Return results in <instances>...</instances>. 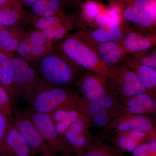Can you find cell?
Masks as SVG:
<instances>
[{
    "label": "cell",
    "mask_w": 156,
    "mask_h": 156,
    "mask_svg": "<svg viewBox=\"0 0 156 156\" xmlns=\"http://www.w3.org/2000/svg\"><path fill=\"white\" fill-rule=\"evenodd\" d=\"M11 63L15 96L22 95L30 101L39 91L48 86L25 59L12 57Z\"/></svg>",
    "instance_id": "6"
},
{
    "label": "cell",
    "mask_w": 156,
    "mask_h": 156,
    "mask_svg": "<svg viewBox=\"0 0 156 156\" xmlns=\"http://www.w3.org/2000/svg\"><path fill=\"white\" fill-rule=\"evenodd\" d=\"M30 43L33 46H39L46 44L47 41L41 32L34 31L28 37Z\"/></svg>",
    "instance_id": "31"
},
{
    "label": "cell",
    "mask_w": 156,
    "mask_h": 156,
    "mask_svg": "<svg viewBox=\"0 0 156 156\" xmlns=\"http://www.w3.org/2000/svg\"><path fill=\"white\" fill-rule=\"evenodd\" d=\"M24 14L23 5L18 0H9L0 8V25L4 27L15 25Z\"/></svg>",
    "instance_id": "18"
},
{
    "label": "cell",
    "mask_w": 156,
    "mask_h": 156,
    "mask_svg": "<svg viewBox=\"0 0 156 156\" xmlns=\"http://www.w3.org/2000/svg\"><path fill=\"white\" fill-rule=\"evenodd\" d=\"M26 115L33 123L44 141L60 151L68 150L69 144L64 135L59 134L56 131L50 115L34 111L27 112Z\"/></svg>",
    "instance_id": "8"
},
{
    "label": "cell",
    "mask_w": 156,
    "mask_h": 156,
    "mask_svg": "<svg viewBox=\"0 0 156 156\" xmlns=\"http://www.w3.org/2000/svg\"><path fill=\"white\" fill-rule=\"evenodd\" d=\"M6 145L17 156H29L30 148L15 126L9 127L5 137Z\"/></svg>",
    "instance_id": "20"
},
{
    "label": "cell",
    "mask_w": 156,
    "mask_h": 156,
    "mask_svg": "<svg viewBox=\"0 0 156 156\" xmlns=\"http://www.w3.org/2000/svg\"><path fill=\"white\" fill-rule=\"evenodd\" d=\"M81 111L89 119L99 114H108L115 118L128 114L126 107L117 95L111 93L97 100L88 101L83 99Z\"/></svg>",
    "instance_id": "11"
},
{
    "label": "cell",
    "mask_w": 156,
    "mask_h": 156,
    "mask_svg": "<svg viewBox=\"0 0 156 156\" xmlns=\"http://www.w3.org/2000/svg\"><path fill=\"white\" fill-rule=\"evenodd\" d=\"M14 126L25 140L30 148L41 150L44 147V140L26 115L17 114L14 117Z\"/></svg>",
    "instance_id": "14"
},
{
    "label": "cell",
    "mask_w": 156,
    "mask_h": 156,
    "mask_svg": "<svg viewBox=\"0 0 156 156\" xmlns=\"http://www.w3.org/2000/svg\"><path fill=\"white\" fill-rule=\"evenodd\" d=\"M128 27L123 24L94 29L81 30H78L75 35L84 41L120 42Z\"/></svg>",
    "instance_id": "13"
},
{
    "label": "cell",
    "mask_w": 156,
    "mask_h": 156,
    "mask_svg": "<svg viewBox=\"0 0 156 156\" xmlns=\"http://www.w3.org/2000/svg\"><path fill=\"white\" fill-rule=\"evenodd\" d=\"M32 12L38 16H41L48 9L47 0H38L30 6Z\"/></svg>",
    "instance_id": "30"
},
{
    "label": "cell",
    "mask_w": 156,
    "mask_h": 156,
    "mask_svg": "<svg viewBox=\"0 0 156 156\" xmlns=\"http://www.w3.org/2000/svg\"><path fill=\"white\" fill-rule=\"evenodd\" d=\"M57 15H62V14H57L56 12L53 11V10H51V9H49V8H48V9L43 13L41 16L44 17H50Z\"/></svg>",
    "instance_id": "38"
},
{
    "label": "cell",
    "mask_w": 156,
    "mask_h": 156,
    "mask_svg": "<svg viewBox=\"0 0 156 156\" xmlns=\"http://www.w3.org/2000/svg\"><path fill=\"white\" fill-rule=\"evenodd\" d=\"M83 41L95 51L101 62L106 66L125 62L128 55L119 42Z\"/></svg>",
    "instance_id": "12"
},
{
    "label": "cell",
    "mask_w": 156,
    "mask_h": 156,
    "mask_svg": "<svg viewBox=\"0 0 156 156\" xmlns=\"http://www.w3.org/2000/svg\"><path fill=\"white\" fill-rule=\"evenodd\" d=\"M120 43L128 54L134 56L155 48L156 32L128 27Z\"/></svg>",
    "instance_id": "10"
},
{
    "label": "cell",
    "mask_w": 156,
    "mask_h": 156,
    "mask_svg": "<svg viewBox=\"0 0 156 156\" xmlns=\"http://www.w3.org/2000/svg\"><path fill=\"white\" fill-rule=\"evenodd\" d=\"M9 0H0V8L4 5Z\"/></svg>",
    "instance_id": "40"
},
{
    "label": "cell",
    "mask_w": 156,
    "mask_h": 156,
    "mask_svg": "<svg viewBox=\"0 0 156 156\" xmlns=\"http://www.w3.org/2000/svg\"><path fill=\"white\" fill-rule=\"evenodd\" d=\"M10 54L0 51V83L9 91L10 96L15 98L12 81V70Z\"/></svg>",
    "instance_id": "21"
},
{
    "label": "cell",
    "mask_w": 156,
    "mask_h": 156,
    "mask_svg": "<svg viewBox=\"0 0 156 156\" xmlns=\"http://www.w3.org/2000/svg\"><path fill=\"white\" fill-rule=\"evenodd\" d=\"M103 128L102 132L108 134L139 131L147 133L153 136L155 135L153 121L145 115L131 114L121 115Z\"/></svg>",
    "instance_id": "7"
},
{
    "label": "cell",
    "mask_w": 156,
    "mask_h": 156,
    "mask_svg": "<svg viewBox=\"0 0 156 156\" xmlns=\"http://www.w3.org/2000/svg\"><path fill=\"white\" fill-rule=\"evenodd\" d=\"M49 114L56 131L63 135L72 123L80 118L87 116L80 111L69 109L56 110Z\"/></svg>",
    "instance_id": "19"
},
{
    "label": "cell",
    "mask_w": 156,
    "mask_h": 156,
    "mask_svg": "<svg viewBox=\"0 0 156 156\" xmlns=\"http://www.w3.org/2000/svg\"><path fill=\"white\" fill-rule=\"evenodd\" d=\"M107 67L104 76L108 89L111 93L119 98L149 93L125 62L108 65Z\"/></svg>",
    "instance_id": "4"
},
{
    "label": "cell",
    "mask_w": 156,
    "mask_h": 156,
    "mask_svg": "<svg viewBox=\"0 0 156 156\" xmlns=\"http://www.w3.org/2000/svg\"><path fill=\"white\" fill-rule=\"evenodd\" d=\"M46 44L44 45H39V46H33L32 45L31 60H36L38 59L41 57L45 53H47L49 50H47Z\"/></svg>",
    "instance_id": "32"
},
{
    "label": "cell",
    "mask_w": 156,
    "mask_h": 156,
    "mask_svg": "<svg viewBox=\"0 0 156 156\" xmlns=\"http://www.w3.org/2000/svg\"><path fill=\"white\" fill-rule=\"evenodd\" d=\"M48 8L58 14H65L62 10L64 7L60 0H47Z\"/></svg>",
    "instance_id": "34"
},
{
    "label": "cell",
    "mask_w": 156,
    "mask_h": 156,
    "mask_svg": "<svg viewBox=\"0 0 156 156\" xmlns=\"http://www.w3.org/2000/svg\"><path fill=\"white\" fill-rule=\"evenodd\" d=\"M18 1L23 5L30 7L34 3L38 0H18Z\"/></svg>",
    "instance_id": "39"
},
{
    "label": "cell",
    "mask_w": 156,
    "mask_h": 156,
    "mask_svg": "<svg viewBox=\"0 0 156 156\" xmlns=\"http://www.w3.org/2000/svg\"><path fill=\"white\" fill-rule=\"evenodd\" d=\"M67 16L65 14L55 15L50 17L39 16L36 20L35 24L37 28L42 30L53 28L63 22Z\"/></svg>",
    "instance_id": "25"
},
{
    "label": "cell",
    "mask_w": 156,
    "mask_h": 156,
    "mask_svg": "<svg viewBox=\"0 0 156 156\" xmlns=\"http://www.w3.org/2000/svg\"><path fill=\"white\" fill-rule=\"evenodd\" d=\"M115 142L120 149L126 151H132L140 144L127 133L115 134Z\"/></svg>",
    "instance_id": "26"
},
{
    "label": "cell",
    "mask_w": 156,
    "mask_h": 156,
    "mask_svg": "<svg viewBox=\"0 0 156 156\" xmlns=\"http://www.w3.org/2000/svg\"><path fill=\"white\" fill-rule=\"evenodd\" d=\"M2 28H3L2 27V26L0 25V29H2Z\"/></svg>",
    "instance_id": "41"
},
{
    "label": "cell",
    "mask_w": 156,
    "mask_h": 156,
    "mask_svg": "<svg viewBox=\"0 0 156 156\" xmlns=\"http://www.w3.org/2000/svg\"><path fill=\"white\" fill-rule=\"evenodd\" d=\"M74 85L86 101L97 100L111 93L104 75L98 73L87 71Z\"/></svg>",
    "instance_id": "9"
},
{
    "label": "cell",
    "mask_w": 156,
    "mask_h": 156,
    "mask_svg": "<svg viewBox=\"0 0 156 156\" xmlns=\"http://www.w3.org/2000/svg\"><path fill=\"white\" fill-rule=\"evenodd\" d=\"M125 62L134 73L143 87L149 94L155 97L156 69L137 63L129 54Z\"/></svg>",
    "instance_id": "16"
},
{
    "label": "cell",
    "mask_w": 156,
    "mask_h": 156,
    "mask_svg": "<svg viewBox=\"0 0 156 156\" xmlns=\"http://www.w3.org/2000/svg\"><path fill=\"white\" fill-rule=\"evenodd\" d=\"M8 128L6 116L0 112V144L5 138Z\"/></svg>",
    "instance_id": "35"
},
{
    "label": "cell",
    "mask_w": 156,
    "mask_h": 156,
    "mask_svg": "<svg viewBox=\"0 0 156 156\" xmlns=\"http://www.w3.org/2000/svg\"><path fill=\"white\" fill-rule=\"evenodd\" d=\"M30 101L34 111L49 114L59 109L81 111L83 98L78 92L67 87L48 86L39 91Z\"/></svg>",
    "instance_id": "2"
},
{
    "label": "cell",
    "mask_w": 156,
    "mask_h": 156,
    "mask_svg": "<svg viewBox=\"0 0 156 156\" xmlns=\"http://www.w3.org/2000/svg\"><path fill=\"white\" fill-rule=\"evenodd\" d=\"M37 62L43 80L56 87L74 85L87 71L73 62L59 47L50 49L37 59Z\"/></svg>",
    "instance_id": "1"
},
{
    "label": "cell",
    "mask_w": 156,
    "mask_h": 156,
    "mask_svg": "<svg viewBox=\"0 0 156 156\" xmlns=\"http://www.w3.org/2000/svg\"><path fill=\"white\" fill-rule=\"evenodd\" d=\"M80 6V14L75 23L78 30L89 29L98 15L107 9L105 5L94 0H85Z\"/></svg>",
    "instance_id": "17"
},
{
    "label": "cell",
    "mask_w": 156,
    "mask_h": 156,
    "mask_svg": "<svg viewBox=\"0 0 156 156\" xmlns=\"http://www.w3.org/2000/svg\"><path fill=\"white\" fill-rule=\"evenodd\" d=\"M119 98L121 102L126 107L128 114L141 115L155 114V97L150 94L143 93L130 97Z\"/></svg>",
    "instance_id": "15"
},
{
    "label": "cell",
    "mask_w": 156,
    "mask_h": 156,
    "mask_svg": "<svg viewBox=\"0 0 156 156\" xmlns=\"http://www.w3.org/2000/svg\"><path fill=\"white\" fill-rule=\"evenodd\" d=\"M20 41V36L14 30L3 27L0 29V51L10 54L16 51Z\"/></svg>",
    "instance_id": "23"
},
{
    "label": "cell",
    "mask_w": 156,
    "mask_h": 156,
    "mask_svg": "<svg viewBox=\"0 0 156 156\" xmlns=\"http://www.w3.org/2000/svg\"><path fill=\"white\" fill-rule=\"evenodd\" d=\"M132 152V156H150L147 142L140 144Z\"/></svg>",
    "instance_id": "33"
},
{
    "label": "cell",
    "mask_w": 156,
    "mask_h": 156,
    "mask_svg": "<svg viewBox=\"0 0 156 156\" xmlns=\"http://www.w3.org/2000/svg\"><path fill=\"white\" fill-rule=\"evenodd\" d=\"M63 135L70 146L78 152L79 156L89 147L93 139L89 131L76 132L66 130Z\"/></svg>",
    "instance_id": "22"
},
{
    "label": "cell",
    "mask_w": 156,
    "mask_h": 156,
    "mask_svg": "<svg viewBox=\"0 0 156 156\" xmlns=\"http://www.w3.org/2000/svg\"><path fill=\"white\" fill-rule=\"evenodd\" d=\"M131 56V55H130ZM134 61L142 65L146 66L156 69V50H149L147 52L134 56H131Z\"/></svg>",
    "instance_id": "27"
},
{
    "label": "cell",
    "mask_w": 156,
    "mask_h": 156,
    "mask_svg": "<svg viewBox=\"0 0 156 156\" xmlns=\"http://www.w3.org/2000/svg\"><path fill=\"white\" fill-rule=\"evenodd\" d=\"M119 9L123 24L156 32V0H107Z\"/></svg>",
    "instance_id": "3"
},
{
    "label": "cell",
    "mask_w": 156,
    "mask_h": 156,
    "mask_svg": "<svg viewBox=\"0 0 156 156\" xmlns=\"http://www.w3.org/2000/svg\"><path fill=\"white\" fill-rule=\"evenodd\" d=\"M11 104L10 95L7 90L0 85V112L6 116L11 115Z\"/></svg>",
    "instance_id": "28"
},
{
    "label": "cell",
    "mask_w": 156,
    "mask_h": 156,
    "mask_svg": "<svg viewBox=\"0 0 156 156\" xmlns=\"http://www.w3.org/2000/svg\"><path fill=\"white\" fill-rule=\"evenodd\" d=\"M63 6L66 8L78 7L85 0H60Z\"/></svg>",
    "instance_id": "36"
},
{
    "label": "cell",
    "mask_w": 156,
    "mask_h": 156,
    "mask_svg": "<svg viewBox=\"0 0 156 156\" xmlns=\"http://www.w3.org/2000/svg\"><path fill=\"white\" fill-rule=\"evenodd\" d=\"M59 47L73 62L86 71L104 75L106 72L107 66L95 51L75 35L66 37Z\"/></svg>",
    "instance_id": "5"
},
{
    "label": "cell",
    "mask_w": 156,
    "mask_h": 156,
    "mask_svg": "<svg viewBox=\"0 0 156 156\" xmlns=\"http://www.w3.org/2000/svg\"><path fill=\"white\" fill-rule=\"evenodd\" d=\"M149 153L150 156H156V142L155 138L150 139L147 142Z\"/></svg>",
    "instance_id": "37"
},
{
    "label": "cell",
    "mask_w": 156,
    "mask_h": 156,
    "mask_svg": "<svg viewBox=\"0 0 156 156\" xmlns=\"http://www.w3.org/2000/svg\"><path fill=\"white\" fill-rule=\"evenodd\" d=\"M16 51L20 58L24 59H31L32 46L28 39L20 41Z\"/></svg>",
    "instance_id": "29"
},
{
    "label": "cell",
    "mask_w": 156,
    "mask_h": 156,
    "mask_svg": "<svg viewBox=\"0 0 156 156\" xmlns=\"http://www.w3.org/2000/svg\"><path fill=\"white\" fill-rule=\"evenodd\" d=\"M79 156H121L120 152L114 148L103 143H91L83 154Z\"/></svg>",
    "instance_id": "24"
}]
</instances>
